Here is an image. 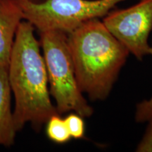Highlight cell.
<instances>
[{
  "mask_svg": "<svg viewBox=\"0 0 152 152\" xmlns=\"http://www.w3.org/2000/svg\"><path fill=\"white\" fill-rule=\"evenodd\" d=\"M60 115V114H56L49 118L46 123V132L52 142L56 144H65L71 140V137L65 120Z\"/></svg>",
  "mask_w": 152,
  "mask_h": 152,
  "instance_id": "cell-8",
  "label": "cell"
},
{
  "mask_svg": "<svg viewBox=\"0 0 152 152\" xmlns=\"http://www.w3.org/2000/svg\"><path fill=\"white\" fill-rule=\"evenodd\" d=\"M23 20L17 0H0V66L9 67L17 30Z\"/></svg>",
  "mask_w": 152,
  "mask_h": 152,
  "instance_id": "cell-6",
  "label": "cell"
},
{
  "mask_svg": "<svg viewBox=\"0 0 152 152\" xmlns=\"http://www.w3.org/2000/svg\"><path fill=\"white\" fill-rule=\"evenodd\" d=\"M125 0H17L23 19L40 32L69 33L89 20L105 16Z\"/></svg>",
  "mask_w": 152,
  "mask_h": 152,
  "instance_id": "cell-4",
  "label": "cell"
},
{
  "mask_svg": "<svg viewBox=\"0 0 152 152\" xmlns=\"http://www.w3.org/2000/svg\"><path fill=\"white\" fill-rule=\"evenodd\" d=\"M77 84L92 100L109 96L129 51L99 18L67 33Z\"/></svg>",
  "mask_w": 152,
  "mask_h": 152,
  "instance_id": "cell-2",
  "label": "cell"
},
{
  "mask_svg": "<svg viewBox=\"0 0 152 152\" xmlns=\"http://www.w3.org/2000/svg\"><path fill=\"white\" fill-rule=\"evenodd\" d=\"M30 1H33V2H40V1H42L44 0H30Z\"/></svg>",
  "mask_w": 152,
  "mask_h": 152,
  "instance_id": "cell-12",
  "label": "cell"
},
{
  "mask_svg": "<svg viewBox=\"0 0 152 152\" xmlns=\"http://www.w3.org/2000/svg\"><path fill=\"white\" fill-rule=\"evenodd\" d=\"M83 118L79 114L73 113H70L64 118L71 138L82 139L84 137L85 125Z\"/></svg>",
  "mask_w": 152,
  "mask_h": 152,
  "instance_id": "cell-9",
  "label": "cell"
},
{
  "mask_svg": "<svg viewBox=\"0 0 152 152\" xmlns=\"http://www.w3.org/2000/svg\"><path fill=\"white\" fill-rule=\"evenodd\" d=\"M11 93L8 67L0 66V146L7 147L14 144L17 132L11 110Z\"/></svg>",
  "mask_w": 152,
  "mask_h": 152,
  "instance_id": "cell-7",
  "label": "cell"
},
{
  "mask_svg": "<svg viewBox=\"0 0 152 152\" xmlns=\"http://www.w3.org/2000/svg\"><path fill=\"white\" fill-rule=\"evenodd\" d=\"M40 45L48 76L49 93L54 99L58 114L74 111L82 117L91 116L93 109L77 84L67 33L59 30L40 32Z\"/></svg>",
  "mask_w": 152,
  "mask_h": 152,
  "instance_id": "cell-3",
  "label": "cell"
},
{
  "mask_svg": "<svg viewBox=\"0 0 152 152\" xmlns=\"http://www.w3.org/2000/svg\"><path fill=\"white\" fill-rule=\"evenodd\" d=\"M35 28L23 20L17 30L8 67L11 90L15 99L13 111L17 132L28 123L39 129L49 118L58 114L50 99L46 65Z\"/></svg>",
  "mask_w": 152,
  "mask_h": 152,
  "instance_id": "cell-1",
  "label": "cell"
},
{
  "mask_svg": "<svg viewBox=\"0 0 152 152\" xmlns=\"http://www.w3.org/2000/svg\"><path fill=\"white\" fill-rule=\"evenodd\" d=\"M147 130L136 151L138 152H152V118L149 120Z\"/></svg>",
  "mask_w": 152,
  "mask_h": 152,
  "instance_id": "cell-11",
  "label": "cell"
},
{
  "mask_svg": "<svg viewBox=\"0 0 152 152\" xmlns=\"http://www.w3.org/2000/svg\"><path fill=\"white\" fill-rule=\"evenodd\" d=\"M149 54L152 55V45L150 46ZM152 118V96L149 99L144 100L137 105L135 120L138 123L149 121Z\"/></svg>",
  "mask_w": 152,
  "mask_h": 152,
  "instance_id": "cell-10",
  "label": "cell"
},
{
  "mask_svg": "<svg viewBox=\"0 0 152 152\" xmlns=\"http://www.w3.org/2000/svg\"><path fill=\"white\" fill-rule=\"evenodd\" d=\"M109 31L138 59L149 54L152 0H140L130 8L109 11L102 20Z\"/></svg>",
  "mask_w": 152,
  "mask_h": 152,
  "instance_id": "cell-5",
  "label": "cell"
}]
</instances>
